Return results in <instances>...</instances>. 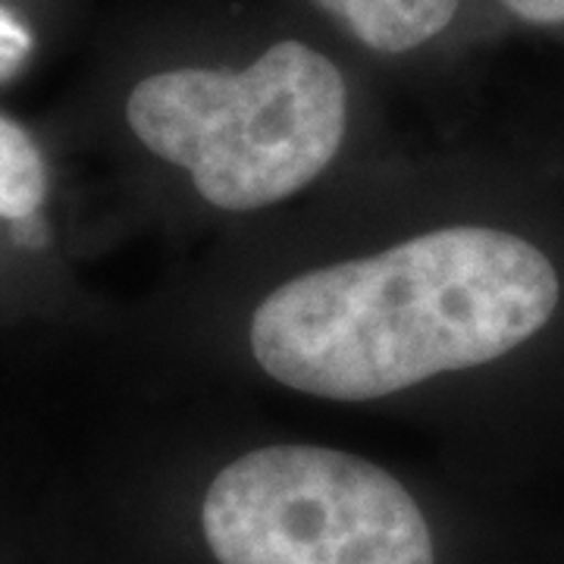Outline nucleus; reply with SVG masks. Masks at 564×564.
<instances>
[{
    "instance_id": "1",
    "label": "nucleus",
    "mask_w": 564,
    "mask_h": 564,
    "mask_svg": "<svg viewBox=\"0 0 564 564\" xmlns=\"http://www.w3.org/2000/svg\"><path fill=\"white\" fill-rule=\"evenodd\" d=\"M558 295L536 245L452 226L282 282L251 317V351L289 389L370 402L502 358L552 321Z\"/></svg>"
},
{
    "instance_id": "4",
    "label": "nucleus",
    "mask_w": 564,
    "mask_h": 564,
    "mask_svg": "<svg viewBox=\"0 0 564 564\" xmlns=\"http://www.w3.org/2000/svg\"><path fill=\"white\" fill-rule=\"evenodd\" d=\"M51 163L20 120L0 113V239L22 258L51 248Z\"/></svg>"
},
{
    "instance_id": "2",
    "label": "nucleus",
    "mask_w": 564,
    "mask_h": 564,
    "mask_svg": "<svg viewBox=\"0 0 564 564\" xmlns=\"http://www.w3.org/2000/svg\"><path fill=\"white\" fill-rule=\"evenodd\" d=\"M345 120L343 73L302 41L267 47L242 73H154L126 98L132 135L223 210H258L302 192L333 163Z\"/></svg>"
},
{
    "instance_id": "7",
    "label": "nucleus",
    "mask_w": 564,
    "mask_h": 564,
    "mask_svg": "<svg viewBox=\"0 0 564 564\" xmlns=\"http://www.w3.org/2000/svg\"><path fill=\"white\" fill-rule=\"evenodd\" d=\"M518 20L533 25H558L564 22V0H502Z\"/></svg>"
},
{
    "instance_id": "3",
    "label": "nucleus",
    "mask_w": 564,
    "mask_h": 564,
    "mask_svg": "<svg viewBox=\"0 0 564 564\" xmlns=\"http://www.w3.org/2000/svg\"><path fill=\"white\" fill-rule=\"evenodd\" d=\"M202 530L220 564H436L417 502L389 470L321 445L226 464Z\"/></svg>"
},
{
    "instance_id": "5",
    "label": "nucleus",
    "mask_w": 564,
    "mask_h": 564,
    "mask_svg": "<svg viewBox=\"0 0 564 564\" xmlns=\"http://www.w3.org/2000/svg\"><path fill=\"white\" fill-rule=\"evenodd\" d=\"M380 54H404L436 39L458 13V0H314Z\"/></svg>"
},
{
    "instance_id": "6",
    "label": "nucleus",
    "mask_w": 564,
    "mask_h": 564,
    "mask_svg": "<svg viewBox=\"0 0 564 564\" xmlns=\"http://www.w3.org/2000/svg\"><path fill=\"white\" fill-rule=\"evenodd\" d=\"M32 51V35L17 17L0 7V79L13 76Z\"/></svg>"
}]
</instances>
